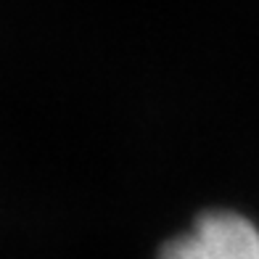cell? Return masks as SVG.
Instances as JSON below:
<instances>
[{
  "mask_svg": "<svg viewBox=\"0 0 259 259\" xmlns=\"http://www.w3.org/2000/svg\"><path fill=\"white\" fill-rule=\"evenodd\" d=\"M159 259H259V228L241 211H204L164 243Z\"/></svg>",
  "mask_w": 259,
  "mask_h": 259,
  "instance_id": "6da1fadb",
  "label": "cell"
}]
</instances>
